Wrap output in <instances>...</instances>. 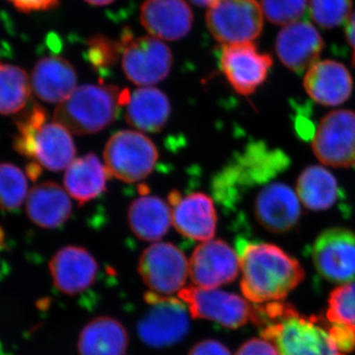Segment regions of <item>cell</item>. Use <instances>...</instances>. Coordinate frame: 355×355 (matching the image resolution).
<instances>
[{
    "instance_id": "obj_32",
    "label": "cell",
    "mask_w": 355,
    "mask_h": 355,
    "mask_svg": "<svg viewBox=\"0 0 355 355\" xmlns=\"http://www.w3.org/2000/svg\"><path fill=\"white\" fill-rule=\"evenodd\" d=\"M352 0H309L311 18L326 29L343 24L352 15Z\"/></svg>"
},
{
    "instance_id": "obj_2",
    "label": "cell",
    "mask_w": 355,
    "mask_h": 355,
    "mask_svg": "<svg viewBox=\"0 0 355 355\" xmlns=\"http://www.w3.org/2000/svg\"><path fill=\"white\" fill-rule=\"evenodd\" d=\"M254 324L280 355H345L338 349L328 319L300 314L282 302L258 305Z\"/></svg>"
},
{
    "instance_id": "obj_14",
    "label": "cell",
    "mask_w": 355,
    "mask_h": 355,
    "mask_svg": "<svg viewBox=\"0 0 355 355\" xmlns=\"http://www.w3.org/2000/svg\"><path fill=\"white\" fill-rule=\"evenodd\" d=\"M301 205L295 190L287 184L273 182L266 184L254 198V218L270 232H289L300 221Z\"/></svg>"
},
{
    "instance_id": "obj_30",
    "label": "cell",
    "mask_w": 355,
    "mask_h": 355,
    "mask_svg": "<svg viewBox=\"0 0 355 355\" xmlns=\"http://www.w3.org/2000/svg\"><path fill=\"white\" fill-rule=\"evenodd\" d=\"M46 123V112L43 107L34 105L16 121L17 133L14 139V149L21 155L33 159L35 137Z\"/></svg>"
},
{
    "instance_id": "obj_4",
    "label": "cell",
    "mask_w": 355,
    "mask_h": 355,
    "mask_svg": "<svg viewBox=\"0 0 355 355\" xmlns=\"http://www.w3.org/2000/svg\"><path fill=\"white\" fill-rule=\"evenodd\" d=\"M158 150L153 140L137 130L114 133L104 149L105 166L110 176L125 183H135L153 173Z\"/></svg>"
},
{
    "instance_id": "obj_31",
    "label": "cell",
    "mask_w": 355,
    "mask_h": 355,
    "mask_svg": "<svg viewBox=\"0 0 355 355\" xmlns=\"http://www.w3.org/2000/svg\"><path fill=\"white\" fill-rule=\"evenodd\" d=\"M327 319L355 331V282L343 284L331 292Z\"/></svg>"
},
{
    "instance_id": "obj_22",
    "label": "cell",
    "mask_w": 355,
    "mask_h": 355,
    "mask_svg": "<svg viewBox=\"0 0 355 355\" xmlns=\"http://www.w3.org/2000/svg\"><path fill=\"white\" fill-rule=\"evenodd\" d=\"M171 114L167 95L154 87L137 89L125 104V121L140 132H157L165 127Z\"/></svg>"
},
{
    "instance_id": "obj_8",
    "label": "cell",
    "mask_w": 355,
    "mask_h": 355,
    "mask_svg": "<svg viewBox=\"0 0 355 355\" xmlns=\"http://www.w3.org/2000/svg\"><path fill=\"white\" fill-rule=\"evenodd\" d=\"M146 300L149 310L137 324L142 342L158 349L170 347L184 338L190 330L191 314L181 299L149 292Z\"/></svg>"
},
{
    "instance_id": "obj_17",
    "label": "cell",
    "mask_w": 355,
    "mask_h": 355,
    "mask_svg": "<svg viewBox=\"0 0 355 355\" xmlns=\"http://www.w3.org/2000/svg\"><path fill=\"white\" fill-rule=\"evenodd\" d=\"M51 279L58 291L76 295L93 286L98 263L85 248L67 246L53 254L49 263Z\"/></svg>"
},
{
    "instance_id": "obj_6",
    "label": "cell",
    "mask_w": 355,
    "mask_h": 355,
    "mask_svg": "<svg viewBox=\"0 0 355 355\" xmlns=\"http://www.w3.org/2000/svg\"><path fill=\"white\" fill-rule=\"evenodd\" d=\"M207 25L223 46L253 43L263 31V9L256 0H216L207 10Z\"/></svg>"
},
{
    "instance_id": "obj_25",
    "label": "cell",
    "mask_w": 355,
    "mask_h": 355,
    "mask_svg": "<svg viewBox=\"0 0 355 355\" xmlns=\"http://www.w3.org/2000/svg\"><path fill=\"white\" fill-rule=\"evenodd\" d=\"M110 176L106 166L93 153L76 158L65 169L64 188L70 197L85 203L106 190Z\"/></svg>"
},
{
    "instance_id": "obj_42",
    "label": "cell",
    "mask_w": 355,
    "mask_h": 355,
    "mask_svg": "<svg viewBox=\"0 0 355 355\" xmlns=\"http://www.w3.org/2000/svg\"><path fill=\"white\" fill-rule=\"evenodd\" d=\"M4 240H6V234H4L3 229L0 227V248L3 246Z\"/></svg>"
},
{
    "instance_id": "obj_40",
    "label": "cell",
    "mask_w": 355,
    "mask_h": 355,
    "mask_svg": "<svg viewBox=\"0 0 355 355\" xmlns=\"http://www.w3.org/2000/svg\"><path fill=\"white\" fill-rule=\"evenodd\" d=\"M88 3L93 4V6H103L107 4L112 3L114 0H85Z\"/></svg>"
},
{
    "instance_id": "obj_37",
    "label": "cell",
    "mask_w": 355,
    "mask_h": 355,
    "mask_svg": "<svg viewBox=\"0 0 355 355\" xmlns=\"http://www.w3.org/2000/svg\"><path fill=\"white\" fill-rule=\"evenodd\" d=\"M189 355H232L230 350L216 340H207L197 343Z\"/></svg>"
},
{
    "instance_id": "obj_20",
    "label": "cell",
    "mask_w": 355,
    "mask_h": 355,
    "mask_svg": "<svg viewBox=\"0 0 355 355\" xmlns=\"http://www.w3.org/2000/svg\"><path fill=\"white\" fill-rule=\"evenodd\" d=\"M32 89L43 102L60 104L76 90V70L69 60L58 55L41 58L31 77Z\"/></svg>"
},
{
    "instance_id": "obj_3",
    "label": "cell",
    "mask_w": 355,
    "mask_h": 355,
    "mask_svg": "<svg viewBox=\"0 0 355 355\" xmlns=\"http://www.w3.org/2000/svg\"><path fill=\"white\" fill-rule=\"evenodd\" d=\"M130 92L116 86L86 84L58 105L53 121L73 135H92L109 127Z\"/></svg>"
},
{
    "instance_id": "obj_16",
    "label": "cell",
    "mask_w": 355,
    "mask_h": 355,
    "mask_svg": "<svg viewBox=\"0 0 355 355\" xmlns=\"http://www.w3.org/2000/svg\"><path fill=\"white\" fill-rule=\"evenodd\" d=\"M323 49L321 35L307 21L284 26L275 41V51L280 62L296 73L307 71L319 60Z\"/></svg>"
},
{
    "instance_id": "obj_26",
    "label": "cell",
    "mask_w": 355,
    "mask_h": 355,
    "mask_svg": "<svg viewBox=\"0 0 355 355\" xmlns=\"http://www.w3.org/2000/svg\"><path fill=\"white\" fill-rule=\"evenodd\" d=\"M76 154L70 132L57 121L46 123L40 128L35 137V162L50 171H62L71 164Z\"/></svg>"
},
{
    "instance_id": "obj_23",
    "label": "cell",
    "mask_w": 355,
    "mask_h": 355,
    "mask_svg": "<svg viewBox=\"0 0 355 355\" xmlns=\"http://www.w3.org/2000/svg\"><path fill=\"white\" fill-rule=\"evenodd\" d=\"M128 221L137 238L144 241L157 242L171 227V207L161 198L141 196L130 205Z\"/></svg>"
},
{
    "instance_id": "obj_24",
    "label": "cell",
    "mask_w": 355,
    "mask_h": 355,
    "mask_svg": "<svg viewBox=\"0 0 355 355\" xmlns=\"http://www.w3.org/2000/svg\"><path fill=\"white\" fill-rule=\"evenodd\" d=\"M296 193L301 205L312 211H324L345 198L336 178L323 166L306 167L296 181Z\"/></svg>"
},
{
    "instance_id": "obj_11",
    "label": "cell",
    "mask_w": 355,
    "mask_h": 355,
    "mask_svg": "<svg viewBox=\"0 0 355 355\" xmlns=\"http://www.w3.org/2000/svg\"><path fill=\"white\" fill-rule=\"evenodd\" d=\"M311 257L319 275L334 284L355 282V233L349 229H327L318 235Z\"/></svg>"
},
{
    "instance_id": "obj_5",
    "label": "cell",
    "mask_w": 355,
    "mask_h": 355,
    "mask_svg": "<svg viewBox=\"0 0 355 355\" xmlns=\"http://www.w3.org/2000/svg\"><path fill=\"white\" fill-rule=\"evenodd\" d=\"M119 41L121 67L130 83L149 87L169 76L173 57L167 44L151 37H135L128 29Z\"/></svg>"
},
{
    "instance_id": "obj_10",
    "label": "cell",
    "mask_w": 355,
    "mask_h": 355,
    "mask_svg": "<svg viewBox=\"0 0 355 355\" xmlns=\"http://www.w3.org/2000/svg\"><path fill=\"white\" fill-rule=\"evenodd\" d=\"M139 272L153 293L170 296L184 288L189 275V261L171 243H155L144 250Z\"/></svg>"
},
{
    "instance_id": "obj_9",
    "label": "cell",
    "mask_w": 355,
    "mask_h": 355,
    "mask_svg": "<svg viewBox=\"0 0 355 355\" xmlns=\"http://www.w3.org/2000/svg\"><path fill=\"white\" fill-rule=\"evenodd\" d=\"M312 149L320 162L334 168L355 166V113L336 110L320 121L312 135Z\"/></svg>"
},
{
    "instance_id": "obj_39",
    "label": "cell",
    "mask_w": 355,
    "mask_h": 355,
    "mask_svg": "<svg viewBox=\"0 0 355 355\" xmlns=\"http://www.w3.org/2000/svg\"><path fill=\"white\" fill-rule=\"evenodd\" d=\"M41 167L42 166L38 164L37 162H32L30 164H28L27 168H26V174L27 176L30 178L31 180H37L40 176V173H41Z\"/></svg>"
},
{
    "instance_id": "obj_29",
    "label": "cell",
    "mask_w": 355,
    "mask_h": 355,
    "mask_svg": "<svg viewBox=\"0 0 355 355\" xmlns=\"http://www.w3.org/2000/svg\"><path fill=\"white\" fill-rule=\"evenodd\" d=\"M27 174L18 166L0 163V209L15 211L27 200Z\"/></svg>"
},
{
    "instance_id": "obj_33",
    "label": "cell",
    "mask_w": 355,
    "mask_h": 355,
    "mask_svg": "<svg viewBox=\"0 0 355 355\" xmlns=\"http://www.w3.org/2000/svg\"><path fill=\"white\" fill-rule=\"evenodd\" d=\"M263 15L270 23L286 26L300 21L308 8V0H261Z\"/></svg>"
},
{
    "instance_id": "obj_15",
    "label": "cell",
    "mask_w": 355,
    "mask_h": 355,
    "mask_svg": "<svg viewBox=\"0 0 355 355\" xmlns=\"http://www.w3.org/2000/svg\"><path fill=\"white\" fill-rule=\"evenodd\" d=\"M173 225L180 234L196 241H209L216 235L217 216L209 196L191 193L182 196L178 191L169 195Z\"/></svg>"
},
{
    "instance_id": "obj_21",
    "label": "cell",
    "mask_w": 355,
    "mask_h": 355,
    "mask_svg": "<svg viewBox=\"0 0 355 355\" xmlns=\"http://www.w3.org/2000/svg\"><path fill=\"white\" fill-rule=\"evenodd\" d=\"M26 212L39 227L55 229L69 220L72 203L69 193L60 184L44 182L36 184L28 193Z\"/></svg>"
},
{
    "instance_id": "obj_27",
    "label": "cell",
    "mask_w": 355,
    "mask_h": 355,
    "mask_svg": "<svg viewBox=\"0 0 355 355\" xmlns=\"http://www.w3.org/2000/svg\"><path fill=\"white\" fill-rule=\"evenodd\" d=\"M128 343L125 327L110 317L89 322L78 340L79 355H125Z\"/></svg>"
},
{
    "instance_id": "obj_12",
    "label": "cell",
    "mask_w": 355,
    "mask_h": 355,
    "mask_svg": "<svg viewBox=\"0 0 355 355\" xmlns=\"http://www.w3.org/2000/svg\"><path fill=\"white\" fill-rule=\"evenodd\" d=\"M219 67L236 92L248 96L265 83L272 58L259 51L253 43L228 44L222 46Z\"/></svg>"
},
{
    "instance_id": "obj_41",
    "label": "cell",
    "mask_w": 355,
    "mask_h": 355,
    "mask_svg": "<svg viewBox=\"0 0 355 355\" xmlns=\"http://www.w3.org/2000/svg\"><path fill=\"white\" fill-rule=\"evenodd\" d=\"M191 1L193 2V3H195L196 6L205 7L211 6V4H214L216 0H191Z\"/></svg>"
},
{
    "instance_id": "obj_7",
    "label": "cell",
    "mask_w": 355,
    "mask_h": 355,
    "mask_svg": "<svg viewBox=\"0 0 355 355\" xmlns=\"http://www.w3.org/2000/svg\"><path fill=\"white\" fill-rule=\"evenodd\" d=\"M178 296L193 318L209 320L228 329H238L254 322L257 306L231 292L218 288L184 287Z\"/></svg>"
},
{
    "instance_id": "obj_13",
    "label": "cell",
    "mask_w": 355,
    "mask_h": 355,
    "mask_svg": "<svg viewBox=\"0 0 355 355\" xmlns=\"http://www.w3.org/2000/svg\"><path fill=\"white\" fill-rule=\"evenodd\" d=\"M238 254L222 240L198 245L189 261V275L195 286L218 288L234 282L239 275Z\"/></svg>"
},
{
    "instance_id": "obj_38",
    "label": "cell",
    "mask_w": 355,
    "mask_h": 355,
    "mask_svg": "<svg viewBox=\"0 0 355 355\" xmlns=\"http://www.w3.org/2000/svg\"><path fill=\"white\" fill-rule=\"evenodd\" d=\"M345 38L352 49V64L355 67V11L345 22Z\"/></svg>"
},
{
    "instance_id": "obj_36",
    "label": "cell",
    "mask_w": 355,
    "mask_h": 355,
    "mask_svg": "<svg viewBox=\"0 0 355 355\" xmlns=\"http://www.w3.org/2000/svg\"><path fill=\"white\" fill-rule=\"evenodd\" d=\"M8 1L22 12L49 10V9L55 8L60 3V0H8Z\"/></svg>"
},
{
    "instance_id": "obj_18",
    "label": "cell",
    "mask_w": 355,
    "mask_h": 355,
    "mask_svg": "<svg viewBox=\"0 0 355 355\" xmlns=\"http://www.w3.org/2000/svg\"><path fill=\"white\" fill-rule=\"evenodd\" d=\"M303 85L313 101L340 106L352 96L354 80L349 69L336 60H318L305 72Z\"/></svg>"
},
{
    "instance_id": "obj_1",
    "label": "cell",
    "mask_w": 355,
    "mask_h": 355,
    "mask_svg": "<svg viewBox=\"0 0 355 355\" xmlns=\"http://www.w3.org/2000/svg\"><path fill=\"white\" fill-rule=\"evenodd\" d=\"M243 295L257 305L280 302L304 279L302 266L282 248L266 242H237Z\"/></svg>"
},
{
    "instance_id": "obj_28",
    "label": "cell",
    "mask_w": 355,
    "mask_h": 355,
    "mask_svg": "<svg viewBox=\"0 0 355 355\" xmlns=\"http://www.w3.org/2000/svg\"><path fill=\"white\" fill-rule=\"evenodd\" d=\"M32 84L24 69L0 65V114L19 113L29 102Z\"/></svg>"
},
{
    "instance_id": "obj_19",
    "label": "cell",
    "mask_w": 355,
    "mask_h": 355,
    "mask_svg": "<svg viewBox=\"0 0 355 355\" xmlns=\"http://www.w3.org/2000/svg\"><path fill=\"white\" fill-rule=\"evenodd\" d=\"M140 21L156 38L178 41L190 33L193 14L184 0H146L141 6Z\"/></svg>"
},
{
    "instance_id": "obj_34",
    "label": "cell",
    "mask_w": 355,
    "mask_h": 355,
    "mask_svg": "<svg viewBox=\"0 0 355 355\" xmlns=\"http://www.w3.org/2000/svg\"><path fill=\"white\" fill-rule=\"evenodd\" d=\"M121 55L120 41H114L104 35H96L88 40L86 55L89 64L103 71L113 67Z\"/></svg>"
},
{
    "instance_id": "obj_35",
    "label": "cell",
    "mask_w": 355,
    "mask_h": 355,
    "mask_svg": "<svg viewBox=\"0 0 355 355\" xmlns=\"http://www.w3.org/2000/svg\"><path fill=\"white\" fill-rule=\"evenodd\" d=\"M235 355H280L277 347L265 338H252L243 343Z\"/></svg>"
}]
</instances>
